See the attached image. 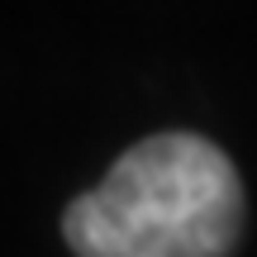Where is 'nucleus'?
I'll use <instances>...</instances> for the list:
<instances>
[{
  "label": "nucleus",
  "mask_w": 257,
  "mask_h": 257,
  "mask_svg": "<svg viewBox=\"0 0 257 257\" xmlns=\"http://www.w3.org/2000/svg\"><path fill=\"white\" fill-rule=\"evenodd\" d=\"M243 229V181L200 134H153L62 210L76 257H229Z\"/></svg>",
  "instance_id": "obj_1"
}]
</instances>
